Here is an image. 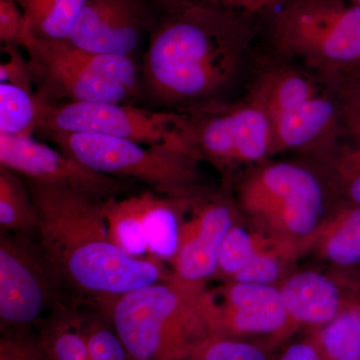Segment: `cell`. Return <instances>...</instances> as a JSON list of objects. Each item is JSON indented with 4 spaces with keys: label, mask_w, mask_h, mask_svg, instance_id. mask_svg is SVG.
I'll list each match as a JSON object with an SVG mask.
<instances>
[{
    "label": "cell",
    "mask_w": 360,
    "mask_h": 360,
    "mask_svg": "<svg viewBox=\"0 0 360 360\" xmlns=\"http://www.w3.org/2000/svg\"><path fill=\"white\" fill-rule=\"evenodd\" d=\"M39 217L37 239L63 286L106 309L137 288L167 281L162 260L134 257L111 238L104 201L89 194L26 182Z\"/></svg>",
    "instance_id": "6da1fadb"
},
{
    "label": "cell",
    "mask_w": 360,
    "mask_h": 360,
    "mask_svg": "<svg viewBox=\"0 0 360 360\" xmlns=\"http://www.w3.org/2000/svg\"><path fill=\"white\" fill-rule=\"evenodd\" d=\"M141 91L156 105L200 103L229 84L250 39L245 20L198 0H155Z\"/></svg>",
    "instance_id": "7a4b0ae2"
},
{
    "label": "cell",
    "mask_w": 360,
    "mask_h": 360,
    "mask_svg": "<svg viewBox=\"0 0 360 360\" xmlns=\"http://www.w3.org/2000/svg\"><path fill=\"white\" fill-rule=\"evenodd\" d=\"M205 283L167 281L137 288L101 310L127 348L129 360H188L213 336Z\"/></svg>",
    "instance_id": "3957f363"
},
{
    "label": "cell",
    "mask_w": 360,
    "mask_h": 360,
    "mask_svg": "<svg viewBox=\"0 0 360 360\" xmlns=\"http://www.w3.org/2000/svg\"><path fill=\"white\" fill-rule=\"evenodd\" d=\"M25 49L45 103H129L142 94L141 70L132 58L87 51L68 40L30 37Z\"/></svg>",
    "instance_id": "277c9868"
},
{
    "label": "cell",
    "mask_w": 360,
    "mask_h": 360,
    "mask_svg": "<svg viewBox=\"0 0 360 360\" xmlns=\"http://www.w3.org/2000/svg\"><path fill=\"white\" fill-rule=\"evenodd\" d=\"M238 205L258 229L307 248L328 220L321 182L290 162L255 168L238 184Z\"/></svg>",
    "instance_id": "5b68a950"
},
{
    "label": "cell",
    "mask_w": 360,
    "mask_h": 360,
    "mask_svg": "<svg viewBox=\"0 0 360 360\" xmlns=\"http://www.w3.org/2000/svg\"><path fill=\"white\" fill-rule=\"evenodd\" d=\"M40 134L66 155L98 174L141 182L167 198H189L196 194L198 160L184 153L105 135Z\"/></svg>",
    "instance_id": "8992f818"
},
{
    "label": "cell",
    "mask_w": 360,
    "mask_h": 360,
    "mask_svg": "<svg viewBox=\"0 0 360 360\" xmlns=\"http://www.w3.org/2000/svg\"><path fill=\"white\" fill-rule=\"evenodd\" d=\"M91 134L172 149L201 160L193 120L180 113L129 103H45L39 132Z\"/></svg>",
    "instance_id": "52a82bcc"
},
{
    "label": "cell",
    "mask_w": 360,
    "mask_h": 360,
    "mask_svg": "<svg viewBox=\"0 0 360 360\" xmlns=\"http://www.w3.org/2000/svg\"><path fill=\"white\" fill-rule=\"evenodd\" d=\"M277 46L324 68L360 65V6L343 0H291L274 16Z\"/></svg>",
    "instance_id": "ba28073f"
},
{
    "label": "cell",
    "mask_w": 360,
    "mask_h": 360,
    "mask_svg": "<svg viewBox=\"0 0 360 360\" xmlns=\"http://www.w3.org/2000/svg\"><path fill=\"white\" fill-rule=\"evenodd\" d=\"M61 286L39 239L1 231L0 321L4 333L30 331L44 311L63 303Z\"/></svg>",
    "instance_id": "9c48e42d"
},
{
    "label": "cell",
    "mask_w": 360,
    "mask_h": 360,
    "mask_svg": "<svg viewBox=\"0 0 360 360\" xmlns=\"http://www.w3.org/2000/svg\"><path fill=\"white\" fill-rule=\"evenodd\" d=\"M253 103L269 118L274 149L311 143L335 118L333 99L314 79L295 71H279L264 78Z\"/></svg>",
    "instance_id": "30bf717a"
},
{
    "label": "cell",
    "mask_w": 360,
    "mask_h": 360,
    "mask_svg": "<svg viewBox=\"0 0 360 360\" xmlns=\"http://www.w3.org/2000/svg\"><path fill=\"white\" fill-rule=\"evenodd\" d=\"M205 304L213 335L272 347L293 333L278 285L229 281L206 290Z\"/></svg>",
    "instance_id": "8fae6325"
},
{
    "label": "cell",
    "mask_w": 360,
    "mask_h": 360,
    "mask_svg": "<svg viewBox=\"0 0 360 360\" xmlns=\"http://www.w3.org/2000/svg\"><path fill=\"white\" fill-rule=\"evenodd\" d=\"M0 165L30 181L73 189L103 200L115 198L130 182L98 174L60 149L27 136L0 134Z\"/></svg>",
    "instance_id": "7c38bea8"
},
{
    "label": "cell",
    "mask_w": 360,
    "mask_h": 360,
    "mask_svg": "<svg viewBox=\"0 0 360 360\" xmlns=\"http://www.w3.org/2000/svg\"><path fill=\"white\" fill-rule=\"evenodd\" d=\"M155 20V0H86L68 41L87 51L132 58Z\"/></svg>",
    "instance_id": "4fadbf2b"
},
{
    "label": "cell",
    "mask_w": 360,
    "mask_h": 360,
    "mask_svg": "<svg viewBox=\"0 0 360 360\" xmlns=\"http://www.w3.org/2000/svg\"><path fill=\"white\" fill-rule=\"evenodd\" d=\"M193 123L201 156L220 168L252 165L274 149L269 118L253 103L215 111Z\"/></svg>",
    "instance_id": "5bb4252c"
},
{
    "label": "cell",
    "mask_w": 360,
    "mask_h": 360,
    "mask_svg": "<svg viewBox=\"0 0 360 360\" xmlns=\"http://www.w3.org/2000/svg\"><path fill=\"white\" fill-rule=\"evenodd\" d=\"M191 217L182 221L179 248L170 260L172 274L187 283H205L217 274L220 248L236 224V212L224 198L191 200Z\"/></svg>",
    "instance_id": "9a60e30c"
},
{
    "label": "cell",
    "mask_w": 360,
    "mask_h": 360,
    "mask_svg": "<svg viewBox=\"0 0 360 360\" xmlns=\"http://www.w3.org/2000/svg\"><path fill=\"white\" fill-rule=\"evenodd\" d=\"M278 288L293 331L328 323L355 300L345 295L333 277L311 270L286 276Z\"/></svg>",
    "instance_id": "2e32d148"
},
{
    "label": "cell",
    "mask_w": 360,
    "mask_h": 360,
    "mask_svg": "<svg viewBox=\"0 0 360 360\" xmlns=\"http://www.w3.org/2000/svg\"><path fill=\"white\" fill-rule=\"evenodd\" d=\"M189 198H172L151 193H142L141 224L149 255L170 262L179 245L182 210Z\"/></svg>",
    "instance_id": "e0dca14e"
},
{
    "label": "cell",
    "mask_w": 360,
    "mask_h": 360,
    "mask_svg": "<svg viewBox=\"0 0 360 360\" xmlns=\"http://www.w3.org/2000/svg\"><path fill=\"white\" fill-rule=\"evenodd\" d=\"M37 336L49 360H89L84 314L63 303L52 310Z\"/></svg>",
    "instance_id": "ac0fdd59"
},
{
    "label": "cell",
    "mask_w": 360,
    "mask_h": 360,
    "mask_svg": "<svg viewBox=\"0 0 360 360\" xmlns=\"http://www.w3.org/2000/svg\"><path fill=\"white\" fill-rule=\"evenodd\" d=\"M314 245L323 259L336 266L360 264V206L343 208L328 219Z\"/></svg>",
    "instance_id": "d6986e66"
},
{
    "label": "cell",
    "mask_w": 360,
    "mask_h": 360,
    "mask_svg": "<svg viewBox=\"0 0 360 360\" xmlns=\"http://www.w3.org/2000/svg\"><path fill=\"white\" fill-rule=\"evenodd\" d=\"M86 0H18L28 39L68 40Z\"/></svg>",
    "instance_id": "ffe728a7"
},
{
    "label": "cell",
    "mask_w": 360,
    "mask_h": 360,
    "mask_svg": "<svg viewBox=\"0 0 360 360\" xmlns=\"http://www.w3.org/2000/svg\"><path fill=\"white\" fill-rule=\"evenodd\" d=\"M309 336L326 360H360V300H352L333 321L310 329Z\"/></svg>",
    "instance_id": "44dd1931"
},
{
    "label": "cell",
    "mask_w": 360,
    "mask_h": 360,
    "mask_svg": "<svg viewBox=\"0 0 360 360\" xmlns=\"http://www.w3.org/2000/svg\"><path fill=\"white\" fill-rule=\"evenodd\" d=\"M37 210L27 184L20 175L0 168V226L1 231L37 238Z\"/></svg>",
    "instance_id": "7402d4cb"
},
{
    "label": "cell",
    "mask_w": 360,
    "mask_h": 360,
    "mask_svg": "<svg viewBox=\"0 0 360 360\" xmlns=\"http://www.w3.org/2000/svg\"><path fill=\"white\" fill-rule=\"evenodd\" d=\"M44 101L11 84H0V134L32 137L39 131Z\"/></svg>",
    "instance_id": "603a6c76"
},
{
    "label": "cell",
    "mask_w": 360,
    "mask_h": 360,
    "mask_svg": "<svg viewBox=\"0 0 360 360\" xmlns=\"http://www.w3.org/2000/svg\"><path fill=\"white\" fill-rule=\"evenodd\" d=\"M142 193L104 201V215L113 241L134 257L148 252L141 224Z\"/></svg>",
    "instance_id": "cb8c5ba5"
},
{
    "label": "cell",
    "mask_w": 360,
    "mask_h": 360,
    "mask_svg": "<svg viewBox=\"0 0 360 360\" xmlns=\"http://www.w3.org/2000/svg\"><path fill=\"white\" fill-rule=\"evenodd\" d=\"M269 350L257 341L213 335L201 343L188 360H274Z\"/></svg>",
    "instance_id": "d4e9b609"
},
{
    "label": "cell",
    "mask_w": 360,
    "mask_h": 360,
    "mask_svg": "<svg viewBox=\"0 0 360 360\" xmlns=\"http://www.w3.org/2000/svg\"><path fill=\"white\" fill-rule=\"evenodd\" d=\"M257 229H248L236 222L227 232L219 257L217 274L231 281L250 262L255 243Z\"/></svg>",
    "instance_id": "484cf974"
},
{
    "label": "cell",
    "mask_w": 360,
    "mask_h": 360,
    "mask_svg": "<svg viewBox=\"0 0 360 360\" xmlns=\"http://www.w3.org/2000/svg\"><path fill=\"white\" fill-rule=\"evenodd\" d=\"M84 322L89 360H129L127 348L103 312L84 314Z\"/></svg>",
    "instance_id": "4316f807"
},
{
    "label": "cell",
    "mask_w": 360,
    "mask_h": 360,
    "mask_svg": "<svg viewBox=\"0 0 360 360\" xmlns=\"http://www.w3.org/2000/svg\"><path fill=\"white\" fill-rule=\"evenodd\" d=\"M28 40L25 13L18 0H0V41L2 46H22Z\"/></svg>",
    "instance_id": "83f0119b"
},
{
    "label": "cell",
    "mask_w": 360,
    "mask_h": 360,
    "mask_svg": "<svg viewBox=\"0 0 360 360\" xmlns=\"http://www.w3.org/2000/svg\"><path fill=\"white\" fill-rule=\"evenodd\" d=\"M0 360H49L39 336L30 331L4 333L0 340Z\"/></svg>",
    "instance_id": "f1b7e54d"
},
{
    "label": "cell",
    "mask_w": 360,
    "mask_h": 360,
    "mask_svg": "<svg viewBox=\"0 0 360 360\" xmlns=\"http://www.w3.org/2000/svg\"><path fill=\"white\" fill-rule=\"evenodd\" d=\"M336 175L348 200L360 206V149L356 146L341 155L336 165Z\"/></svg>",
    "instance_id": "f546056e"
},
{
    "label": "cell",
    "mask_w": 360,
    "mask_h": 360,
    "mask_svg": "<svg viewBox=\"0 0 360 360\" xmlns=\"http://www.w3.org/2000/svg\"><path fill=\"white\" fill-rule=\"evenodd\" d=\"M2 51L7 54V60L0 65V82L15 85L30 94H34L28 59L23 58L18 47L2 46Z\"/></svg>",
    "instance_id": "4dcf8cb0"
},
{
    "label": "cell",
    "mask_w": 360,
    "mask_h": 360,
    "mask_svg": "<svg viewBox=\"0 0 360 360\" xmlns=\"http://www.w3.org/2000/svg\"><path fill=\"white\" fill-rule=\"evenodd\" d=\"M245 20L271 11L283 0H198Z\"/></svg>",
    "instance_id": "1f68e13d"
},
{
    "label": "cell",
    "mask_w": 360,
    "mask_h": 360,
    "mask_svg": "<svg viewBox=\"0 0 360 360\" xmlns=\"http://www.w3.org/2000/svg\"><path fill=\"white\" fill-rule=\"evenodd\" d=\"M276 360H326L311 338L291 343Z\"/></svg>",
    "instance_id": "d6a6232c"
},
{
    "label": "cell",
    "mask_w": 360,
    "mask_h": 360,
    "mask_svg": "<svg viewBox=\"0 0 360 360\" xmlns=\"http://www.w3.org/2000/svg\"><path fill=\"white\" fill-rule=\"evenodd\" d=\"M352 72L347 87L348 113L355 130H360V65L349 68Z\"/></svg>",
    "instance_id": "836d02e7"
},
{
    "label": "cell",
    "mask_w": 360,
    "mask_h": 360,
    "mask_svg": "<svg viewBox=\"0 0 360 360\" xmlns=\"http://www.w3.org/2000/svg\"><path fill=\"white\" fill-rule=\"evenodd\" d=\"M357 137H359V139H357V148H359L360 149V130H357Z\"/></svg>",
    "instance_id": "e575fe53"
},
{
    "label": "cell",
    "mask_w": 360,
    "mask_h": 360,
    "mask_svg": "<svg viewBox=\"0 0 360 360\" xmlns=\"http://www.w3.org/2000/svg\"><path fill=\"white\" fill-rule=\"evenodd\" d=\"M350 2L354 4H356V6H360V0H350Z\"/></svg>",
    "instance_id": "d590c367"
}]
</instances>
